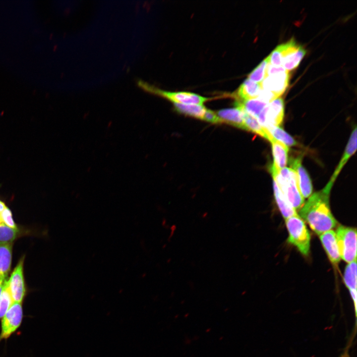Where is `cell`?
<instances>
[{
  "label": "cell",
  "mask_w": 357,
  "mask_h": 357,
  "mask_svg": "<svg viewBox=\"0 0 357 357\" xmlns=\"http://www.w3.org/2000/svg\"><path fill=\"white\" fill-rule=\"evenodd\" d=\"M329 194L323 189L314 193L299 212L301 217L319 236L332 230L337 224L330 208Z\"/></svg>",
  "instance_id": "1"
},
{
  "label": "cell",
  "mask_w": 357,
  "mask_h": 357,
  "mask_svg": "<svg viewBox=\"0 0 357 357\" xmlns=\"http://www.w3.org/2000/svg\"><path fill=\"white\" fill-rule=\"evenodd\" d=\"M270 171L273 180L292 206L295 210L302 207L304 200L299 189L295 171L287 167L277 171L272 166Z\"/></svg>",
  "instance_id": "2"
},
{
  "label": "cell",
  "mask_w": 357,
  "mask_h": 357,
  "mask_svg": "<svg viewBox=\"0 0 357 357\" xmlns=\"http://www.w3.org/2000/svg\"><path fill=\"white\" fill-rule=\"evenodd\" d=\"M289 233L288 241L303 255H308L310 250V236L303 220L298 215L285 219Z\"/></svg>",
  "instance_id": "3"
},
{
  "label": "cell",
  "mask_w": 357,
  "mask_h": 357,
  "mask_svg": "<svg viewBox=\"0 0 357 357\" xmlns=\"http://www.w3.org/2000/svg\"><path fill=\"white\" fill-rule=\"evenodd\" d=\"M137 84L144 91L162 96L174 103L202 105L204 102L211 99L191 92H171L164 91L141 80H137Z\"/></svg>",
  "instance_id": "4"
},
{
  "label": "cell",
  "mask_w": 357,
  "mask_h": 357,
  "mask_svg": "<svg viewBox=\"0 0 357 357\" xmlns=\"http://www.w3.org/2000/svg\"><path fill=\"white\" fill-rule=\"evenodd\" d=\"M335 233L341 258L348 263L356 260V229L341 225Z\"/></svg>",
  "instance_id": "5"
},
{
  "label": "cell",
  "mask_w": 357,
  "mask_h": 357,
  "mask_svg": "<svg viewBox=\"0 0 357 357\" xmlns=\"http://www.w3.org/2000/svg\"><path fill=\"white\" fill-rule=\"evenodd\" d=\"M284 111V100L279 97L268 103L256 119L265 129L279 126L283 121Z\"/></svg>",
  "instance_id": "6"
},
{
  "label": "cell",
  "mask_w": 357,
  "mask_h": 357,
  "mask_svg": "<svg viewBox=\"0 0 357 357\" xmlns=\"http://www.w3.org/2000/svg\"><path fill=\"white\" fill-rule=\"evenodd\" d=\"M281 54V65L287 71L296 68L306 54L305 49L292 39L279 45Z\"/></svg>",
  "instance_id": "7"
},
{
  "label": "cell",
  "mask_w": 357,
  "mask_h": 357,
  "mask_svg": "<svg viewBox=\"0 0 357 357\" xmlns=\"http://www.w3.org/2000/svg\"><path fill=\"white\" fill-rule=\"evenodd\" d=\"M1 319L0 342L8 338L20 327L23 319L22 303L13 302Z\"/></svg>",
  "instance_id": "8"
},
{
  "label": "cell",
  "mask_w": 357,
  "mask_h": 357,
  "mask_svg": "<svg viewBox=\"0 0 357 357\" xmlns=\"http://www.w3.org/2000/svg\"><path fill=\"white\" fill-rule=\"evenodd\" d=\"M23 263L24 258L22 257L8 280L10 292L14 302L22 303L26 293Z\"/></svg>",
  "instance_id": "9"
},
{
  "label": "cell",
  "mask_w": 357,
  "mask_h": 357,
  "mask_svg": "<svg viewBox=\"0 0 357 357\" xmlns=\"http://www.w3.org/2000/svg\"><path fill=\"white\" fill-rule=\"evenodd\" d=\"M301 162L302 157L299 155L296 157L291 158L289 165L297 174L299 189L304 199L311 195L313 188L310 177Z\"/></svg>",
  "instance_id": "10"
},
{
  "label": "cell",
  "mask_w": 357,
  "mask_h": 357,
  "mask_svg": "<svg viewBox=\"0 0 357 357\" xmlns=\"http://www.w3.org/2000/svg\"><path fill=\"white\" fill-rule=\"evenodd\" d=\"M289 80V72L285 70L265 76L261 86L262 89L270 91L279 97L286 90Z\"/></svg>",
  "instance_id": "11"
},
{
  "label": "cell",
  "mask_w": 357,
  "mask_h": 357,
  "mask_svg": "<svg viewBox=\"0 0 357 357\" xmlns=\"http://www.w3.org/2000/svg\"><path fill=\"white\" fill-rule=\"evenodd\" d=\"M357 150V127L355 126L352 132L350 139L346 146L345 152L339 162L333 175L330 178L328 183L323 189L326 192L330 193L333 185L337 178L339 174L349 158L356 152Z\"/></svg>",
  "instance_id": "12"
},
{
  "label": "cell",
  "mask_w": 357,
  "mask_h": 357,
  "mask_svg": "<svg viewBox=\"0 0 357 357\" xmlns=\"http://www.w3.org/2000/svg\"><path fill=\"white\" fill-rule=\"evenodd\" d=\"M235 107L218 111L216 113L222 122L229 123L234 126L245 129L243 120L244 110L238 101Z\"/></svg>",
  "instance_id": "13"
},
{
  "label": "cell",
  "mask_w": 357,
  "mask_h": 357,
  "mask_svg": "<svg viewBox=\"0 0 357 357\" xmlns=\"http://www.w3.org/2000/svg\"><path fill=\"white\" fill-rule=\"evenodd\" d=\"M319 238L330 261L334 264H338L341 257L335 232L332 230L328 231L320 235Z\"/></svg>",
  "instance_id": "14"
},
{
  "label": "cell",
  "mask_w": 357,
  "mask_h": 357,
  "mask_svg": "<svg viewBox=\"0 0 357 357\" xmlns=\"http://www.w3.org/2000/svg\"><path fill=\"white\" fill-rule=\"evenodd\" d=\"M270 142L271 143L274 159V162L271 166L279 171L285 168L287 164L289 147L273 138Z\"/></svg>",
  "instance_id": "15"
},
{
  "label": "cell",
  "mask_w": 357,
  "mask_h": 357,
  "mask_svg": "<svg viewBox=\"0 0 357 357\" xmlns=\"http://www.w3.org/2000/svg\"><path fill=\"white\" fill-rule=\"evenodd\" d=\"M261 89V83L254 82L247 78L240 85L233 96L238 101L257 98Z\"/></svg>",
  "instance_id": "16"
},
{
  "label": "cell",
  "mask_w": 357,
  "mask_h": 357,
  "mask_svg": "<svg viewBox=\"0 0 357 357\" xmlns=\"http://www.w3.org/2000/svg\"><path fill=\"white\" fill-rule=\"evenodd\" d=\"M344 281L353 298L355 314L357 313V260L347 265L344 275Z\"/></svg>",
  "instance_id": "17"
},
{
  "label": "cell",
  "mask_w": 357,
  "mask_h": 357,
  "mask_svg": "<svg viewBox=\"0 0 357 357\" xmlns=\"http://www.w3.org/2000/svg\"><path fill=\"white\" fill-rule=\"evenodd\" d=\"M12 242L0 243V277L7 279L10 270Z\"/></svg>",
  "instance_id": "18"
},
{
  "label": "cell",
  "mask_w": 357,
  "mask_h": 357,
  "mask_svg": "<svg viewBox=\"0 0 357 357\" xmlns=\"http://www.w3.org/2000/svg\"><path fill=\"white\" fill-rule=\"evenodd\" d=\"M273 189L277 204L283 217L287 219L298 215L296 210L289 203L274 180Z\"/></svg>",
  "instance_id": "19"
},
{
  "label": "cell",
  "mask_w": 357,
  "mask_h": 357,
  "mask_svg": "<svg viewBox=\"0 0 357 357\" xmlns=\"http://www.w3.org/2000/svg\"><path fill=\"white\" fill-rule=\"evenodd\" d=\"M243 120L244 130L251 131L269 141L272 138L266 129L261 126L256 118L247 114L244 111Z\"/></svg>",
  "instance_id": "20"
},
{
  "label": "cell",
  "mask_w": 357,
  "mask_h": 357,
  "mask_svg": "<svg viewBox=\"0 0 357 357\" xmlns=\"http://www.w3.org/2000/svg\"><path fill=\"white\" fill-rule=\"evenodd\" d=\"M178 112L193 118L202 119L206 108L203 105H192L174 103Z\"/></svg>",
  "instance_id": "21"
},
{
  "label": "cell",
  "mask_w": 357,
  "mask_h": 357,
  "mask_svg": "<svg viewBox=\"0 0 357 357\" xmlns=\"http://www.w3.org/2000/svg\"><path fill=\"white\" fill-rule=\"evenodd\" d=\"M237 101L245 112L256 119L268 104L257 98Z\"/></svg>",
  "instance_id": "22"
},
{
  "label": "cell",
  "mask_w": 357,
  "mask_h": 357,
  "mask_svg": "<svg viewBox=\"0 0 357 357\" xmlns=\"http://www.w3.org/2000/svg\"><path fill=\"white\" fill-rule=\"evenodd\" d=\"M266 130L273 138L288 147L297 145V142L295 139L279 126L271 127Z\"/></svg>",
  "instance_id": "23"
},
{
  "label": "cell",
  "mask_w": 357,
  "mask_h": 357,
  "mask_svg": "<svg viewBox=\"0 0 357 357\" xmlns=\"http://www.w3.org/2000/svg\"><path fill=\"white\" fill-rule=\"evenodd\" d=\"M13 302L6 279L0 296V319L3 317Z\"/></svg>",
  "instance_id": "24"
},
{
  "label": "cell",
  "mask_w": 357,
  "mask_h": 357,
  "mask_svg": "<svg viewBox=\"0 0 357 357\" xmlns=\"http://www.w3.org/2000/svg\"><path fill=\"white\" fill-rule=\"evenodd\" d=\"M269 62L268 57L261 61L248 75V79L261 83L265 76L267 65Z\"/></svg>",
  "instance_id": "25"
},
{
  "label": "cell",
  "mask_w": 357,
  "mask_h": 357,
  "mask_svg": "<svg viewBox=\"0 0 357 357\" xmlns=\"http://www.w3.org/2000/svg\"><path fill=\"white\" fill-rule=\"evenodd\" d=\"M18 229H11L6 226H0V243L12 242L19 235Z\"/></svg>",
  "instance_id": "26"
},
{
  "label": "cell",
  "mask_w": 357,
  "mask_h": 357,
  "mask_svg": "<svg viewBox=\"0 0 357 357\" xmlns=\"http://www.w3.org/2000/svg\"><path fill=\"white\" fill-rule=\"evenodd\" d=\"M0 214L4 225L12 229H18L12 218L11 212L7 207Z\"/></svg>",
  "instance_id": "27"
},
{
  "label": "cell",
  "mask_w": 357,
  "mask_h": 357,
  "mask_svg": "<svg viewBox=\"0 0 357 357\" xmlns=\"http://www.w3.org/2000/svg\"><path fill=\"white\" fill-rule=\"evenodd\" d=\"M269 63L274 66H281V54L279 45L268 56Z\"/></svg>",
  "instance_id": "28"
},
{
  "label": "cell",
  "mask_w": 357,
  "mask_h": 357,
  "mask_svg": "<svg viewBox=\"0 0 357 357\" xmlns=\"http://www.w3.org/2000/svg\"><path fill=\"white\" fill-rule=\"evenodd\" d=\"M202 119L212 123H219L222 122L221 120L218 117L216 113L209 109H206Z\"/></svg>",
  "instance_id": "29"
},
{
  "label": "cell",
  "mask_w": 357,
  "mask_h": 357,
  "mask_svg": "<svg viewBox=\"0 0 357 357\" xmlns=\"http://www.w3.org/2000/svg\"><path fill=\"white\" fill-rule=\"evenodd\" d=\"M277 98L276 95L272 92L261 89L257 99L268 104Z\"/></svg>",
  "instance_id": "30"
},
{
  "label": "cell",
  "mask_w": 357,
  "mask_h": 357,
  "mask_svg": "<svg viewBox=\"0 0 357 357\" xmlns=\"http://www.w3.org/2000/svg\"><path fill=\"white\" fill-rule=\"evenodd\" d=\"M6 279H4L0 277V296L3 287L4 282Z\"/></svg>",
  "instance_id": "31"
},
{
  "label": "cell",
  "mask_w": 357,
  "mask_h": 357,
  "mask_svg": "<svg viewBox=\"0 0 357 357\" xmlns=\"http://www.w3.org/2000/svg\"><path fill=\"white\" fill-rule=\"evenodd\" d=\"M7 206L5 203L0 200V214L5 209Z\"/></svg>",
  "instance_id": "32"
},
{
  "label": "cell",
  "mask_w": 357,
  "mask_h": 357,
  "mask_svg": "<svg viewBox=\"0 0 357 357\" xmlns=\"http://www.w3.org/2000/svg\"><path fill=\"white\" fill-rule=\"evenodd\" d=\"M348 350L349 349L347 348V350H346L343 354H342L341 356L340 357H348Z\"/></svg>",
  "instance_id": "33"
},
{
  "label": "cell",
  "mask_w": 357,
  "mask_h": 357,
  "mask_svg": "<svg viewBox=\"0 0 357 357\" xmlns=\"http://www.w3.org/2000/svg\"><path fill=\"white\" fill-rule=\"evenodd\" d=\"M4 225V224H3V222H2V221L1 216H0V225Z\"/></svg>",
  "instance_id": "34"
}]
</instances>
